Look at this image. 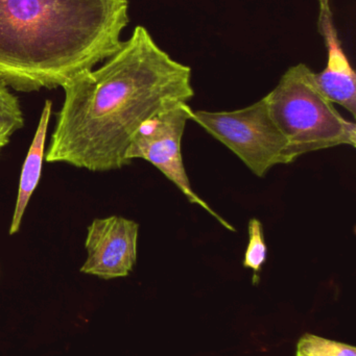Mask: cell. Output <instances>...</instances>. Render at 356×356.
<instances>
[{
    "label": "cell",
    "instance_id": "7",
    "mask_svg": "<svg viewBox=\"0 0 356 356\" xmlns=\"http://www.w3.org/2000/svg\"><path fill=\"white\" fill-rule=\"evenodd\" d=\"M52 110V102L50 100H46L41 117H40L37 131L33 136L31 147L27 152L22 171H21L16 205H15L14 215H13L10 225V236L17 234L20 230L21 222H22L27 205H29V199L37 188L40 178H41L42 166H43L44 156H45L44 149H45L46 136H47Z\"/></svg>",
    "mask_w": 356,
    "mask_h": 356
},
{
    "label": "cell",
    "instance_id": "11",
    "mask_svg": "<svg viewBox=\"0 0 356 356\" xmlns=\"http://www.w3.org/2000/svg\"><path fill=\"white\" fill-rule=\"evenodd\" d=\"M296 356H311V355H304V353H298V351H296Z\"/></svg>",
    "mask_w": 356,
    "mask_h": 356
},
{
    "label": "cell",
    "instance_id": "5",
    "mask_svg": "<svg viewBox=\"0 0 356 356\" xmlns=\"http://www.w3.org/2000/svg\"><path fill=\"white\" fill-rule=\"evenodd\" d=\"M190 111L192 108L188 102H179L148 119L134 136L125 152V160L131 163L140 159L150 163L177 186L188 202L199 205L226 229L235 232L231 223L215 213L194 192L186 173L182 156V139L186 123L190 120Z\"/></svg>",
    "mask_w": 356,
    "mask_h": 356
},
{
    "label": "cell",
    "instance_id": "3",
    "mask_svg": "<svg viewBox=\"0 0 356 356\" xmlns=\"http://www.w3.org/2000/svg\"><path fill=\"white\" fill-rule=\"evenodd\" d=\"M265 98L288 140L292 163L311 152L338 146L355 147V123L345 119L321 93L315 72L307 65L290 67Z\"/></svg>",
    "mask_w": 356,
    "mask_h": 356
},
{
    "label": "cell",
    "instance_id": "10",
    "mask_svg": "<svg viewBox=\"0 0 356 356\" xmlns=\"http://www.w3.org/2000/svg\"><path fill=\"white\" fill-rule=\"evenodd\" d=\"M296 351L311 356H356V348L353 345L309 332L299 339Z\"/></svg>",
    "mask_w": 356,
    "mask_h": 356
},
{
    "label": "cell",
    "instance_id": "8",
    "mask_svg": "<svg viewBox=\"0 0 356 356\" xmlns=\"http://www.w3.org/2000/svg\"><path fill=\"white\" fill-rule=\"evenodd\" d=\"M248 236V245L245 251L242 266L246 269L252 270L253 284H258L261 270L268 259V246L261 220L252 218L249 221Z\"/></svg>",
    "mask_w": 356,
    "mask_h": 356
},
{
    "label": "cell",
    "instance_id": "9",
    "mask_svg": "<svg viewBox=\"0 0 356 356\" xmlns=\"http://www.w3.org/2000/svg\"><path fill=\"white\" fill-rule=\"evenodd\" d=\"M24 125L22 110L17 96L0 81V144L6 147L10 137Z\"/></svg>",
    "mask_w": 356,
    "mask_h": 356
},
{
    "label": "cell",
    "instance_id": "12",
    "mask_svg": "<svg viewBox=\"0 0 356 356\" xmlns=\"http://www.w3.org/2000/svg\"><path fill=\"white\" fill-rule=\"evenodd\" d=\"M2 148H3V146H2L1 144H0V152H1Z\"/></svg>",
    "mask_w": 356,
    "mask_h": 356
},
{
    "label": "cell",
    "instance_id": "6",
    "mask_svg": "<svg viewBox=\"0 0 356 356\" xmlns=\"http://www.w3.org/2000/svg\"><path fill=\"white\" fill-rule=\"evenodd\" d=\"M138 234L139 224L121 216L93 220L86 236L87 259L79 271L105 280L127 277L137 261Z\"/></svg>",
    "mask_w": 356,
    "mask_h": 356
},
{
    "label": "cell",
    "instance_id": "1",
    "mask_svg": "<svg viewBox=\"0 0 356 356\" xmlns=\"http://www.w3.org/2000/svg\"><path fill=\"white\" fill-rule=\"evenodd\" d=\"M63 89L46 162L93 172L129 165L125 152L141 125L194 96L192 68L173 60L141 25L102 67L77 75Z\"/></svg>",
    "mask_w": 356,
    "mask_h": 356
},
{
    "label": "cell",
    "instance_id": "4",
    "mask_svg": "<svg viewBox=\"0 0 356 356\" xmlns=\"http://www.w3.org/2000/svg\"><path fill=\"white\" fill-rule=\"evenodd\" d=\"M190 120L231 150L256 177H265L277 165L292 164L288 140L274 121L265 97L230 112L192 108Z\"/></svg>",
    "mask_w": 356,
    "mask_h": 356
},
{
    "label": "cell",
    "instance_id": "2",
    "mask_svg": "<svg viewBox=\"0 0 356 356\" xmlns=\"http://www.w3.org/2000/svg\"><path fill=\"white\" fill-rule=\"evenodd\" d=\"M129 0H0V81L64 87L121 49Z\"/></svg>",
    "mask_w": 356,
    "mask_h": 356
}]
</instances>
